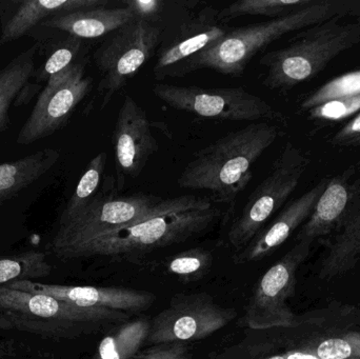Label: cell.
I'll return each mask as SVG.
<instances>
[{
    "label": "cell",
    "mask_w": 360,
    "mask_h": 359,
    "mask_svg": "<svg viewBox=\"0 0 360 359\" xmlns=\"http://www.w3.org/2000/svg\"><path fill=\"white\" fill-rule=\"evenodd\" d=\"M6 288L48 295L78 307L130 314L149 309L156 301L153 293L122 287L63 286L23 280L12 282Z\"/></svg>",
    "instance_id": "14"
},
{
    "label": "cell",
    "mask_w": 360,
    "mask_h": 359,
    "mask_svg": "<svg viewBox=\"0 0 360 359\" xmlns=\"http://www.w3.org/2000/svg\"><path fill=\"white\" fill-rule=\"evenodd\" d=\"M342 15L356 16L360 15V8L349 2L316 0L285 16L230 30L219 41L194 57L186 67L184 75L195 70L210 69L237 77L257 53L275 40Z\"/></svg>",
    "instance_id": "3"
},
{
    "label": "cell",
    "mask_w": 360,
    "mask_h": 359,
    "mask_svg": "<svg viewBox=\"0 0 360 359\" xmlns=\"http://www.w3.org/2000/svg\"><path fill=\"white\" fill-rule=\"evenodd\" d=\"M132 314L72 305L48 295L0 288V329L75 339L130 320Z\"/></svg>",
    "instance_id": "4"
},
{
    "label": "cell",
    "mask_w": 360,
    "mask_h": 359,
    "mask_svg": "<svg viewBox=\"0 0 360 359\" xmlns=\"http://www.w3.org/2000/svg\"><path fill=\"white\" fill-rule=\"evenodd\" d=\"M91 86L92 80L86 75L84 63H74L51 77L21 128L16 143L31 145L54 134L71 117Z\"/></svg>",
    "instance_id": "12"
},
{
    "label": "cell",
    "mask_w": 360,
    "mask_h": 359,
    "mask_svg": "<svg viewBox=\"0 0 360 359\" xmlns=\"http://www.w3.org/2000/svg\"><path fill=\"white\" fill-rule=\"evenodd\" d=\"M152 91L169 107L205 119L268 122L285 119L270 103L243 88L205 89L160 84Z\"/></svg>",
    "instance_id": "8"
},
{
    "label": "cell",
    "mask_w": 360,
    "mask_h": 359,
    "mask_svg": "<svg viewBox=\"0 0 360 359\" xmlns=\"http://www.w3.org/2000/svg\"><path fill=\"white\" fill-rule=\"evenodd\" d=\"M300 350L321 359H360V332L321 339Z\"/></svg>",
    "instance_id": "29"
},
{
    "label": "cell",
    "mask_w": 360,
    "mask_h": 359,
    "mask_svg": "<svg viewBox=\"0 0 360 359\" xmlns=\"http://www.w3.org/2000/svg\"><path fill=\"white\" fill-rule=\"evenodd\" d=\"M107 162L108 154L105 152H101L91 159L78 181L73 195L68 200L67 206L61 213L59 221H65L75 216L97 197Z\"/></svg>",
    "instance_id": "24"
},
{
    "label": "cell",
    "mask_w": 360,
    "mask_h": 359,
    "mask_svg": "<svg viewBox=\"0 0 360 359\" xmlns=\"http://www.w3.org/2000/svg\"><path fill=\"white\" fill-rule=\"evenodd\" d=\"M108 4V0H25L18 2L14 14L2 29L0 44L18 39L34 25L41 23L50 17L101 8Z\"/></svg>",
    "instance_id": "20"
},
{
    "label": "cell",
    "mask_w": 360,
    "mask_h": 359,
    "mask_svg": "<svg viewBox=\"0 0 360 359\" xmlns=\"http://www.w3.org/2000/svg\"><path fill=\"white\" fill-rule=\"evenodd\" d=\"M213 256L207 249L194 248L184 251L167 259L164 267L167 272L177 276L182 282L201 280L211 269Z\"/></svg>",
    "instance_id": "27"
},
{
    "label": "cell",
    "mask_w": 360,
    "mask_h": 359,
    "mask_svg": "<svg viewBox=\"0 0 360 359\" xmlns=\"http://www.w3.org/2000/svg\"><path fill=\"white\" fill-rule=\"evenodd\" d=\"M219 217V210L209 198H169L152 214L70 247L56 257L63 261L91 257L130 261L156 249L186 242L207 231Z\"/></svg>",
    "instance_id": "1"
},
{
    "label": "cell",
    "mask_w": 360,
    "mask_h": 359,
    "mask_svg": "<svg viewBox=\"0 0 360 359\" xmlns=\"http://www.w3.org/2000/svg\"><path fill=\"white\" fill-rule=\"evenodd\" d=\"M281 355L285 359H321L316 358V356L306 353V352L302 351L300 349L289 350V351L285 352Z\"/></svg>",
    "instance_id": "36"
},
{
    "label": "cell",
    "mask_w": 360,
    "mask_h": 359,
    "mask_svg": "<svg viewBox=\"0 0 360 359\" xmlns=\"http://www.w3.org/2000/svg\"><path fill=\"white\" fill-rule=\"evenodd\" d=\"M347 17L336 16L308 27L289 46L262 56L260 63L266 69L264 86L291 90L316 77L336 57L359 46L360 16L344 21Z\"/></svg>",
    "instance_id": "5"
},
{
    "label": "cell",
    "mask_w": 360,
    "mask_h": 359,
    "mask_svg": "<svg viewBox=\"0 0 360 359\" xmlns=\"http://www.w3.org/2000/svg\"><path fill=\"white\" fill-rule=\"evenodd\" d=\"M310 164L311 158L300 148L287 143L270 173L252 192L229 230L228 242L234 253L245 248L264 229L271 217L297 189Z\"/></svg>",
    "instance_id": "6"
},
{
    "label": "cell",
    "mask_w": 360,
    "mask_h": 359,
    "mask_svg": "<svg viewBox=\"0 0 360 359\" xmlns=\"http://www.w3.org/2000/svg\"><path fill=\"white\" fill-rule=\"evenodd\" d=\"M207 13L198 20L181 30L175 38L158 52L154 65V76L158 80L168 77H181L186 67L199 53L219 41L230 30L217 25V15L210 17Z\"/></svg>",
    "instance_id": "17"
},
{
    "label": "cell",
    "mask_w": 360,
    "mask_h": 359,
    "mask_svg": "<svg viewBox=\"0 0 360 359\" xmlns=\"http://www.w3.org/2000/svg\"><path fill=\"white\" fill-rule=\"evenodd\" d=\"M122 4L132 11L137 19L153 21L164 10L165 2L160 0H126Z\"/></svg>",
    "instance_id": "34"
},
{
    "label": "cell",
    "mask_w": 360,
    "mask_h": 359,
    "mask_svg": "<svg viewBox=\"0 0 360 359\" xmlns=\"http://www.w3.org/2000/svg\"><path fill=\"white\" fill-rule=\"evenodd\" d=\"M59 159L57 150H40L20 159L0 164V207L41 178Z\"/></svg>",
    "instance_id": "21"
},
{
    "label": "cell",
    "mask_w": 360,
    "mask_h": 359,
    "mask_svg": "<svg viewBox=\"0 0 360 359\" xmlns=\"http://www.w3.org/2000/svg\"><path fill=\"white\" fill-rule=\"evenodd\" d=\"M316 0H238L217 13V20L228 21L241 16L278 17L291 14Z\"/></svg>",
    "instance_id": "25"
},
{
    "label": "cell",
    "mask_w": 360,
    "mask_h": 359,
    "mask_svg": "<svg viewBox=\"0 0 360 359\" xmlns=\"http://www.w3.org/2000/svg\"><path fill=\"white\" fill-rule=\"evenodd\" d=\"M80 48H82L80 39L70 36L69 39L58 46L46 59L41 73L37 75L38 81L48 82L51 77L74 65L75 63L74 60L79 53Z\"/></svg>",
    "instance_id": "31"
},
{
    "label": "cell",
    "mask_w": 360,
    "mask_h": 359,
    "mask_svg": "<svg viewBox=\"0 0 360 359\" xmlns=\"http://www.w3.org/2000/svg\"><path fill=\"white\" fill-rule=\"evenodd\" d=\"M51 270L46 254L40 251L31 250L0 257V288L17 280L46 278L50 275Z\"/></svg>",
    "instance_id": "26"
},
{
    "label": "cell",
    "mask_w": 360,
    "mask_h": 359,
    "mask_svg": "<svg viewBox=\"0 0 360 359\" xmlns=\"http://www.w3.org/2000/svg\"><path fill=\"white\" fill-rule=\"evenodd\" d=\"M234 308L216 303L205 292L177 294L150 320L148 344L191 343L207 339L236 318Z\"/></svg>",
    "instance_id": "11"
},
{
    "label": "cell",
    "mask_w": 360,
    "mask_h": 359,
    "mask_svg": "<svg viewBox=\"0 0 360 359\" xmlns=\"http://www.w3.org/2000/svg\"><path fill=\"white\" fill-rule=\"evenodd\" d=\"M329 143L338 148H360V112L332 135Z\"/></svg>",
    "instance_id": "33"
},
{
    "label": "cell",
    "mask_w": 360,
    "mask_h": 359,
    "mask_svg": "<svg viewBox=\"0 0 360 359\" xmlns=\"http://www.w3.org/2000/svg\"><path fill=\"white\" fill-rule=\"evenodd\" d=\"M360 183V162L329 178L308 221L298 233L297 242H314L331 235L346 215Z\"/></svg>",
    "instance_id": "16"
},
{
    "label": "cell",
    "mask_w": 360,
    "mask_h": 359,
    "mask_svg": "<svg viewBox=\"0 0 360 359\" xmlns=\"http://www.w3.org/2000/svg\"><path fill=\"white\" fill-rule=\"evenodd\" d=\"M136 17L127 6L91 8L68 14L56 15L42 21L40 25L59 30L78 39H94L109 35Z\"/></svg>",
    "instance_id": "19"
},
{
    "label": "cell",
    "mask_w": 360,
    "mask_h": 359,
    "mask_svg": "<svg viewBox=\"0 0 360 359\" xmlns=\"http://www.w3.org/2000/svg\"><path fill=\"white\" fill-rule=\"evenodd\" d=\"M164 200L143 194L117 196L115 192L99 193L82 212L65 221H58V228L49 242V250L57 256L70 247L152 214Z\"/></svg>",
    "instance_id": "9"
},
{
    "label": "cell",
    "mask_w": 360,
    "mask_h": 359,
    "mask_svg": "<svg viewBox=\"0 0 360 359\" xmlns=\"http://www.w3.org/2000/svg\"><path fill=\"white\" fill-rule=\"evenodd\" d=\"M136 359H192V352L186 343L158 344L141 350Z\"/></svg>",
    "instance_id": "32"
},
{
    "label": "cell",
    "mask_w": 360,
    "mask_h": 359,
    "mask_svg": "<svg viewBox=\"0 0 360 359\" xmlns=\"http://www.w3.org/2000/svg\"><path fill=\"white\" fill-rule=\"evenodd\" d=\"M359 93L360 70H356V71L349 72L344 75L333 78L311 92L306 98L302 99L300 103V110L307 113L313 107L328 101L340 98V97L359 94Z\"/></svg>",
    "instance_id": "28"
},
{
    "label": "cell",
    "mask_w": 360,
    "mask_h": 359,
    "mask_svg": "<svg viewBox=\"0 0 360 359\" xmlns=\"http://www.w3.org/2000/svg\"><path fill=\"white\" fill-rule=\"evenodd\" d=\"M116 194L122 192L128 179H135L145 170L150 158L158 151L147 112L130 95H124L118 110L113 136Z\"/></svg>",
    "instance_id": "13"
},
{
    "label": "cell",
    "mask_w": 360,
    "mask_h": 359,
    "mask_svg": "<svg viewBox=\"0 0 360 359\" xmlns=\"http://www.w3.org/2000/svg\"><path fill=\"white\" fill-rule=\"evenodd\" d=\"M162 35V29L158 22L137 18L109 34L94 54L101 76L98 84L101 109L153 56Z\"/></svg>",
    "instance_id": "7"
},
{
    "label": "cell",
    "mask_w": 360,
    "mask_h": 359,
    "mask_svg": "<svg viewBox=\"0 0 360 359\" xmlns=\"http://www.w3.org/2000/svg\"><path fill=\"white\" fill-rule=\"evenodd\" d=\"M360 112V93L350 96L333 99L323 105L313 107L308 113L312 120H326V122H338L346 119Z\"/></svg>",
    "instance_id": "30"
},
{
    "label": "cell",
    "mask_w": 360,
    "mask_h": 359,
    "mask_svg": "<svg viewBox=\"0 0 360 359\" xmlns=\"http://www.w3.org/2000/svg\"><path fill=\"white\" fill-rule=\"evenodd\" d=\"M150 320L137 318L116 325L99 341L92 359H136L148 341Z\"/></svg>",
    "instance_id": "22"
},
{
    "label": "cell",
    "mask_w": 360,
    "mask_h": 359,
    "mask_svg": "<svg viewBox=\"0 0 360 359\" xmlns=\"http://www.w3.org/2000/svg\"><path fill=\"white\" fill-rule=\"evenodd\" d=\"M255 359H285L281 354H276V355L266 356V358H260Z\"/></svg>",
    "instance_id": "37"
},
{
    "label": "cell",
    "mask_w": 360,
    "mask_h": 359,
    "mask_svg": "<svg viewBox=\"0 0 360 359\" xmlns=\"http://www.w3.org/2000/svg\"><path fill=\"white\" fill-rule=\"evenodd\" d=\"M328 181L329 178L321 179L309 191L287 204L269 227L262 230L245 248L233 254V263L243 265L266 259L287 242L294 231L308 221Z\"/></svg>",
    "instance_id": "15"
},
{
    "label": "cell",
    "mask_w": 360,
    "mask_h": 359,
    "mask_svg": "<svg viewBox=\"0 0 360 359\" xmlns=\"http://www.w3.org/2000/svg\"><path fill=\"white\" fill-rule=\"evenodd\" d=\"M281 134L279 126L268 122L228 133L195 153L180 173L177 185L207 191L217 202L232 204L251 181L260 156Z\"/></svg>",
    "instance_id": "2"
},
{
    "label": "cell",
    "mask_w": 360,
    "mask_h": 359,
    "mask_svg": "<svg viewBox=\"0 0 360 359\" xmlns=\"http://www.w3.org/2000/svg\"><path fill=\"white\" fill-rule=\"evenodd\" d=\"M330 236L319 267L321 280L346 275L360 263V183L346 215Z\"/></svg>",
    "instance_id": "18"
},
{
    "label": "cell",
    "mask_w": 360,
    "mask_h": 359,
    "mask_svg": "<svg viewBox=\"0 0 360 359\" xmlns=\"http://www.w3.org/2000/svg\"><path fill=\"white\" fill-rule=\"evenodd\" d=\"M312 242H297L262 276L245 308V324L252 330L295 326L289 301L295 294L297 271L310 254Z\"/></svg>",
    "instance_id": "10"
},
{
    "label": "cell",
    "mask_w": 360,
    "mask_h": 359,
    "mask_svg": "<svg viewBox=\"0 0 360 359\" xmlns=\"http://www.w3.org/2000/svg\"><path fill=\"white\" fill-rule=\"evenodd\" d=\"M18 344L14 339L0 341V359L15 358L18 354Z\"/></svg>",
    "instance_id": "35"
},
{
    "label": "cell",
    "mask_w": 360,
    "mask_h": 359,
    "mask_svg": "<svg viewBox=\"0 0 360 359\" xmlns=\"http://www.w3.org/2000/svg\"><path fill=\"white\" fill-rule=\"evenodd\" d=\"M37 48L38 44L32 46L0 70V133L8 128L13 103L35 75Z\"/></svg>",
    "instance_id": "23"
}]
</instances>
